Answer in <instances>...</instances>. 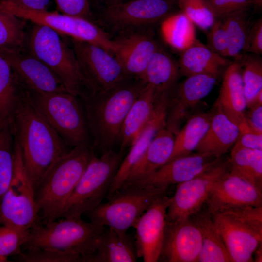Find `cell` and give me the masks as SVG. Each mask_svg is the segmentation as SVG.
Returning a JSON list of instances; mask_svg holds the SVG:
<instances>
[{
	"instance_id": "1",
	"label": "cell",
	"mask_w": 262,
	"mask_h": 262,
	"mask_svg": "<svg viewBox=\"0 0 262 262\" xmlns=\"http://www.w3.org/2000/svg\"><path fill=\"white\" fill-rule=\"evenodd\" d=\"M11 126L15 144L34 188L60 157L67 152V145L22 91Z\"/></svg>"
},
{
	"instance_id": "2",
	"label": "cell",
	"mask_w": 262,
	"mask_h": 262,
	"mask_svg": "<svg viewBox=\"0 0 262 262\" xmlns=\"http://www.w3.org/2000/svg\"><path fill=\"white\" fill-rule=\"evenodd\" d=\"M147 85L139 78L131 77L109 91L81 99L93 150L103 153L118 144L129 110Z\"/></svg>"
},
{
	"instance_id": "3",
	"label": "cell",
	"mask_w": 262,
	"mask_h": 262,
	"mask_svg": "<svg viewBox=\"0 0 262 262\" xmlns=\"http://www.w3.org/2000/svg\"><path fill=\"white\" fill-rule=\"evenodd\" d=\"M94 154L91 146L72 147L44 175L35 189L41 223L61 218L67 200Z\"/></svg>"
},
{
	"instance_id": "4",
	"label": "cell",
	"mask_w": 262,
	"mask_h": 262,
	"mask_svg": "<svg viewBox=\"0 0 262 262\" xmlns=\"http://www.w3.org/2000/svg\"><path fill=\"white\" fill-rule=\"evenodd\" d=\"M25 49L47 65L68 93L82 99L97 92L85 76L73 49L50 28L33 23L26 35Z\"/></svg>"
},
{
	"instance_id": "5",
	"label": "cell",
	"mask_w": 262,
	"mask_h": 262,
	"mask_svg": "<svg viewBox=\"0 0 262 262\" xmlns=\"http://www.w3.org/2000/svg\"><path fill=\"white\" fill-rule=\"evenodd\" d=\"M32 228L23 250L49 249L81 256L82 262L95 252L99 235L105 227L82 217L60 218Z\"/></svg>"
},
{
	"instance_id": "6",
	"label": "cell",
	"mask_w": 262,
	"mask_h": 262,
	"mask_svg": "<svg viewBox=\"0 0 262 262\" xmlns=\"http://www.w3.org/2000/svg\"><path fill=\"white\" fill-rule=\"evenodd\" d=\"M24 88L33 104L67 146H92L79 98L68 92L44 93Z\"/></svg>"
},
{
	"instance_id": "7",
	"label": "cell",
	"mask_w": 262,
	"mask_h": 262,
	"mask_svg": "<svg viewBox=\"0 0 262 262\" xmlns=\"http://www.w3.org/2000/svg\"><path fill=\"white\" fill-rule=\"evenodd\" d=\"M124 152L110 149L98 157L95 154L63 210L61 218H76L93 210L107 197Z\"/></svg>"
},
{
	"instance_id": "8",
	"label": "cell",
	"mask_w": 262,
	"mask_h": 262,
	"mask_svg": "<svg viewBox=\"0 0 262 262\" xmlns=\"http://www.w3.org/2000/svg\"><path fill=\"white\" fill-rule=\"evenodd\" d=\"M167 187H131L122 189L106 203L87 213L90 221L98 226L127 233L143 213Z\"/></svg>"
},
{
	"instance_id": "9",
	"label": "cell",
	"mask_w": 262,
	"mask_h": 262,
	"mask_svg": "<svg viewBox=\"0 0 262 262\" xmlns=\"http://www.w3.org/2000/svg\"><path fill=\"white\" fill-rule=\"evenodd\" d=\"M0 8L33 23L47 26L59 34L100 46L115 55L114 39L93 21L47 10L26 8L3 0H0Z\"/></svg>"
},
{
	"instance_id": "10",
	"label": "cell",
	"mask_w": 262,
	"mask_h": 262,
	"mask_svg": "<svg viewBox=\"0 0 262 262\" xmlns=\"http://www.w3.org/2000/svg\"><path fill=\"white\" fill-rule=\"evenodd\" d=\"M15 165L11 183L0 203V224L24 230L40 224L35 190L15 145Z\"/></svg>"
},
{
	"instance_id": "11",
	"label": "cell",
	"mask_w": 262,
	"mask_h": 262,
	"mask_svg": "<svg viewBox=\"0 0 262 262\" xmlns=\"http://www.w3.org/2000/svg\"><path fill=\"white\" fill-rule=\"evenodd\" d=\"M170 0H129L107 5L101 15V22L119 34L147 30L163 21L170 15Z\"/></svg>"
},
{
	"instance_id": "12",
	"label": "cell",
	"mask_w": 262,
	"mask_h": 262,
	"mask_svg": "<svg viewBox=\"0 0 262 262\" xmlns=\"http://www.w3.org/2000/svg\"><path fill=\"white\" fill-rule=\"evenodd\" d=\"M72 49L85 76L97 92H106L131 78L115 55L102 47L71 38Z\"/></svg>"
},
{
	"instance_id": "13",
	"label": "cell",
	"mask_w": 262,
	"mask_h": 262,
	"mask_svg": "<svg viewBox=\"0 0 262 262\" xmlns=\"http://www.w3.org/2000/svg\"><path fill=\"white\" fill-rule=\"evenodd\" d=\"M230 169L229 158L223 157L217 164L196 177L177 184L167 210V221L185 220L205 204L214 183Z\"/></svg>"
},
{
	"instance_id": "14",
	"label": "cell",
	"mask_w": 262,
	"mask_h": 262,
	"mask_svg": "<svg viewBox=\"0 0 262 262\" xmlns=\"http://www.w3.org/2000/svg\"><path fill=\"white\" fill-rule=\"evenodd\" d=\"M169 92L165 128L175 136L186 122L197 113L198 107L213 88L217 77L198 74L186 77Z\"/></svg>"
},
{
	"instance_id": "15",
	"label": "cell",
	"mask_w": 262,
	"mask_h": 262,
	"mask_svg": "<svg viewBox=\"0 0 262 262\" xmlns=\"http://www.w3.org/2000/svg\"><path fill=\"white\" fill-rule=\"evenodd\" d=\"M212 215L233 262H254V252L262 243V222L229 212Z\"/></svg>"
},
{
	"instance_id": "16",
	"label": "cell",
	"mask_w": 262,
	"mask_h": 262,
	"mask_svg": "<svg viewBox=\"0 0 262 262\" xmlns=\"http://www.w3.org/2000/svg\"><path fill=\"white\" fill-rule=\"evenodd\" d=\"M171 197L160 196L139 218L133 228L136 229L134 243L138 258L144 262H158L167 222V210Z\"/></svg>"
},
{
	"instance_id": "17",
	"label": "cell",
	"mask_w": 262,
	"mask_h": 262,
	"mask_svg": "<svg viewBox=\"0 0 262 262\" xmlns=\"http://www.w3.org/2000/svg\"><path fill=\"white\" fill-rule=\"evenodd\" d=\"M207 153H192L168 161L150 175L122 189L131 187H167L188 181L219 163Z\"/></svg>"
},
{
	"instance_id": "18",
	"label": "cell",
	"mask_w": 262,
	"mask_h": 262,
	"mask_svg": "<svg viewBox=\"0 0 262 262\" xmlns=\"http://www.w3.org/2000/svg\"><path fill=\"white\" fill-rule=\"evenodd\" d=\"M170 90L156 94L151 116L129 148V152L124 157L111 183L106 197L108 199L121 188L157 132L161 129L165 127Z\"/></svg>"
},
{
	"instance_id": "19",
	"label": "cell",
	"mask_w": 262,
	"mask_h": 262,
	"mask_svg": "<svg viewBox=\"0 0 262 262\" xmlns=\"http://www.w3.org/2000/svg\"><path fill=\"white\" fill-rule=\"evenodd\" d=\"M205 205L211 214L246 206H262V191L229 169L213 185Z\"/></svg>"
},
{
	"instance_id": "20",
	"label": "cell",
	"mask_w": 262,
	"mask_h": 262,
	"mask_svg": "<svg viewBox=\"0 0 262 262\" xmlns=\"http://www.w3.org/2000/svg\"><path fill=\"white\" fill-rule=\"evenodd\" d=\"M202 246L201 231L191 216L167 221L158 262H198Z\"/></svg>"
},
{
	"instance_id": "21",
	"label": "cell",
	"mask_w": 262,
	"mask_h": 262,
	"mask_svg": "<svg viewBox=\"0 0 262 262\" xmlns=\"http://www.w3.org/2000/svg\"><path fill=\"white\" fill-rule=\"evenodd\" d=\"M3 57L9 62L24 88L44 93L68 92L59 77L33 55L25 51Z\"/></svg>"
},
{
	"instance_id": "22",
	"label": "cell",
	"mask_w": 262,
	"mask_h": 262,
	"mask_svg": "<svg viewBox=\"0 0 262 262\" xmlns=\"http://www.w3.org/2000/svg\"><path fill=\"white\" fill-rule=\"evenodd\" d=\"M115 56L130 77L139 78L159 45L147 30L119 34L114 39Z\"/></svg>"
},
{
	"instance_id": "23",
	"label": "cell",
	"mask_w": 262,
	"mask_h": 262,
	"mask_svg": "<svg viewBox=\"0 0 262 262\" xmlns=\"http://www.w3.org/2000/svg\"><path fill=\"white\" fill-rule=\"evenodd\" d=\"M215 102L238 127L240 132L250 131L245 117L247 106L242 79V64L239 61L233 62L226 68Z\"/></svg>"
},
{
	"instance_id": "24",
	"label": "cell",
	"mask_w": 262,
	"mask_h": 262,
	"mask_svg": "<svg viewBox=\"0 0 262 262\" xmlns=\"http://www.w3.org/2000/svg\"><path fill=\"white\" fill-rule=\"evenodd\" d=\"M211 112L209 128L195 150L196 153H207L220 158L234 144L240 131L216 102Z\"/></svg>"
},
{
	"instance_id": "25",
	"label": "cell",
	"mask_w": 262,
	"mask_h": 262,
	"mask_svg": "<svg viewBox=\"0 0 262 262\" xmlns=\"http://www.w3.org/2000/svg\"><path fill=\"white\" fill-rule=\"evenodd\" d=\"M137 259L134 239L131 234L105 227L87 262H135Z\"/></svg>"
},
{
	"instance_id": "26",
	"label": "cell",
	"mask_w": 262,
	"mask_h": 262,
	"mask_svg": "<svg viewBox=\"0 0 262 262\" xmlns=\"http://www.w3.org/2000/svg\"><path fill=\"white\" fill-rule=\"evenodd\" d=\"M156 93L147 84L134 101L125 118L118 144L120 151L129 149L136 140L152 114Z\"/></svg>"
},
{
	"instance_id": "27",
	"label": "cell",
	"mask_w": 262,
	"mask_h": 262,
	"mask_svg": "<svg viewBox=\"0 0 262 262\" xmlns=\"http://www.w3.org/2000/svg\"><path fill=\"white\" fill-rule=\"evenodd\" d=\"M174 138L175 135L165 127L161 129L121 188L150 175L167 163L172 154Z\"/></svg>"
},
{
	"instance_id": "28",
	"label": "cell",
	"mask_w": 262,
	"mask_h": 262,
	"mask_svg": "<svg viewBox=\"0 0 262 262\" xmlns=\"http://www.w3.org/2000/svg\"><path fill=\"white\" fill-rule=\"evenodd\" d=\"M180 74L187 77L207 74L218 77L230 63L197 39L181 51L178 62Z\"/></svg>"
},
{
	"instance_id": "29",
	"label": "cell",
	"mask_w": 262,
	"mask_h": 262,
	"mask_svg": "<svg viewBox=\"0 0 262 262\" xmlns=\"http://www.w3.org/2000/svg\"><path fill=\"white\" fill-rule=\"evenodd\" d=\"M191 217L202 235V246L198 262H233L206 205Z\"/></svg>"
},
{
	"instance_id": "30",
	"label": "cell",
	"mask_w": 262,
	"mask_h": 262,
	"mask_svg": "<svg viewBox=\"0 0 262 262\" xmlns=\"http://www.w3.org/2000/svg\"><path fill=\"white\" fill-rule=\"evenodd\" d=\"M180 74L178 62L159 46L140 79L159 94L171 89L177 83Z\"/></svg>"
},
{
	"instance_id": "31",
	"label": "cell",
	"mask_w": 262,
	"mask_h": 262,
	"mask_svg": "<svg viewBox=\"0 0 262 262\" xmlns=\"http://www.w3.org/2000/svg\"><path fill=\"white\" fill-rule=\"evenodd\" d=\"M211 117V111L198 112L186 122L175 136L172 154L168 161L193 153L206 132Z\"/></svg>"
},
{
	"instance_id": "32",
	"label": "cell",
	"mask_w": 262,
	"mask_h": 262,
	"mask_svg": "<svg viewBox=\"0 0 262 262\" xmlns=\"http://www.w3.org/2000/svg\"><path fill=\"white\" fill-rule=\"evenodd\" d=\"M21 91L10 64L0 55V128L11 125Z\"/></svg>"
},
{
	"instance_id": "33",
	"label": "cell",
	"mask_w": 262,
	"mask_h": 262,
	"mask_svg": "<svg viewBox=\"0 0 262 262\" xmlns=\"http://www.w3.org/2000/svg\"><path fill=\"white\" fill-rule=\"evenodd\" d=\"M229 160L230 171L262 191V150L234 145Z\"/></svg>"
},
{
	"instance_id": "34",
	"label": "cell",
	"mask_w": 262,
	"mask_h": 262,
	"mask_svg": "<svg viewBox=\"0 0 262 262\" xmlns=\"http://www.w3.org/2000/svg\"><path fill=\"white\" fill-rule=\"evenodd\" d=\"M26 21L0 8V55L25 52Z\"/></svg>"
},
{
	"instance_id": "35",
	"label": "cell",
	"mask_w": 262,
	"mask_h": 262,
	"mask_svg": "<svg viewBox=\"0 0 262 262\" xmlns=\"http://www.w3.org/2000/svg\"><path fill=\"white\" fill-rule=\"evenodd\" d=\"M161 31L165 42L180 52L196 39L195 25L182 12L170 15L162 21Z\"/></svg>"
},
{
	"instance_id": "36",
	"label": "cell",
	"mask_w": 262,
	"mask_h": 262,
	"mask_svg": "<svg viewBox=\"0 0 262 262\" xmlns=\"http://www.w3.org/2000/svg\"><path fill=\"white\" fill-rule=\"evenodd\" d=\"M222 21L228 39V56L239 58L246 51L251 27L246 10L230 14Z\"/></svg>"
},
{
	"instance_id": "37",
	"label": "cell",
	"mask_w": 262,
	"mask_h": 262,
	"mask_svg": "<svg viewBox=\"0 0 262 262\" xmlns=\"http://www.w3.org/2000/svg\"><path fill=\"white\" fill-rule=\"evenodd\" d=\"M15 141L11 125L0 128V203L14 176Z\"/></svg>"
},
{
	"instance_id": "38",
	"label": "cell",
	"mask_w": 262,
	"mask_h": 262,
	"mask_svg": "<svg viewBox=\"0 0 262 262\" xmlns=\"http://www.w3.org/2000/svg\"><path fill=\"white\" fill-rule=\"evenodd\" d=\"M257 55L248 56L242 64V79L248 107L262 90V61Z\"/></svg>"
},
{
	"instance_id": "39",
	"label": "cell",
	"mask_w": 262,
	"mask_h": 262,
	"mask_svg": "<svg viewBox=\"0 0 262 262\" xmlns=\"http://www.w3.org/2000/svg\"><path fill=\"white\" fill-rule=\"evenodd\" d=\"M29 231L0 224V262L22 252Z\"/></svg>"
},
{
	"instance_id": "40",
	"label": "cell",
	"mask_w": 262,
	"mask_h": 262,
	"mask_svg": "<svg viewBox=\"0 0 262 262\" xmlns=\"http://www.w3.org/2000/svg\"><path fill=\"white\" fill-rule=\"evenodd\" d=\"M181 12L201 30H209L216 18L205 0H178Z\"/></svg>"
},
{
	"instance_id": "41",
	"label": "cell",
	"mask_w": 262,
	"mask_h": 262,
	"mask_svg": "<svg viewBox=\"0 0 262 262\" xmlns=\"http://www.w3.org/2000/svg\"><path fill=\"white\" fill-rule=\"evenodd\" d=\"M20 262H82L81 256L49 249H28L15 257Z\"/></svg>"
},
{
	"instance_id": "42",
	"label": "cell",
	"mask_w": 262,
	"mask_h": 262,
	"mask_svg": "<svg viewBox=\"0 0 262 262\" xmlns=\"http://www.w3.org/2000/svg\"><path fill=\"white\" fill-rule=\"evenodd\" d=\"M216 20H221L233 13L247 10L252 0H205Z\"/></svg>"
},
{
	"instance_id": "43",
	"label": "cell",
	"mask_w": 262,
	"mask_h": 262,
	"mask_svg": "<svg viewBox=\"0 0 262 262\" xmlns=\"http://www.w3.org/2000/svg\"><path fill=\"white\" fill-rule=\"evenodd\" d=\"M207 47L212 51L225 57L228 56V39L221 20H216L207 34Z\"/></svg>"
},
{
	"instance_id": "44",
	"label": "cell",
	"mask_w": 262,
	"mask_h": 262,
	"mask_svg": "<svg viewBox=\"0 0 262 262\" xmlns=\"http://www.w3.org/2000/svg\"><path fill=\"white\" fill-rule=\"evenodd\" d=\"M58 9L62 14L92 21L90 0H55Z\"/></svg>"
},
{
	"instance_id": "45",
	"label": "cell",
	"mask_w": 262,
	"mask_h": 262,
	"mask_svg": "<svg viewBox=\"0 0 262 262\" xmlns=\"http://www.w3.org/2000/svg\"><path fill=\"white\" fill-rule=\"evenodd\" d=\"M246 51L262 54V20L259 19L250 28Z\"/></svg>"
},
{
	"instance_id": "46",
	"label": "cell",
	"mask_w": 262,
	"mask_h": 262,
	"mask_svg": "<svg viewBox=\"0 0 262 262\" xmlns=\"http://www.w3.org/2000/svg\"><path fill=\"white\" fill-rule=\"evenodd\" d=\"M245 117L250 131L262 133V105L246 108Z\"/></svg>"
},
{
	"instance_id": "47",
	"label": "cell",
	"mask_w": 262,
	"mask_h": 262,
	"mask_svg": "<svg viewBox=\"0 0 262 262\" xmlns=\"http://www.w3.org/2000/svg\"><path fill=\"white\" fill-rule=\"evenodd\" d=\"M234 145L248 149L262 150V133L252 131L239 132Z\"/></svg>"
},
{
	"instance_id": "48",
	"label": "cell",
	"mask_w": 262,
	"mask_h": 262,
	"mask_svg": "<svg viewBox=\"0 0 262 262\" xmlns=\"http://www.w3.org/2000/svg\"><path fill=\"white\" fill-rule=\"evenodd\" d=\"M22 7L38 10H47L50 0H3Z\"/></svg>"
},
{
	"instance_id": "49",
	"label": "cell",
	"mask_w": 262,
	"mask_h": 262,
	"mask_svg": "<svg viewBox=\"0 0 262 262\" xmlns=\"http://www.w3.org/2000/svg\"><path fill=\"white\" fill-rule=\"evenodd\" d=\"M254 262H262V243L255 250L253 254Z\"/></svg>"
},
{
	"instance_id": "50",
	"label": "cell",
	"mask_w": 262,
	"mask_h": 262,
	"mask_svg": "<svg viewBox=\"0 0 262 262\" xmlns=\"http://www.w3.org/2000/svg\"><path fill=\"white\" fill-rule=\"evenodd\" d=\"M105 0L106 1L107 5H109V4H115V3L125 1L126 0Z\"/></svg>"
},
{
	"instance_id": "51",
	"label": "cell",
	"mask_w": 262,
	"mask_h": 262,
	"mask_svg": "<svg viewBox=\"0 0 262 262\" xmlns=\"http://www.w3.org/2000/svg\"><path fill=\"white\" fill-rule=\"evenodd\" d=\"M253 4L256 6L260 7L262 5V0H252Z\"/></svg>"
},
{
	"instance_id": "52",
	"label": "cell",
	"mask_w": 262,
	"mask_h": 262,
	"mask_svg": "<svg viewBox=\"0 0 262 262\" xmlns=\"http://www.w3.org/2000/svg\"><path fill=\"white\" fill-rule=\"evenodd\" d=\"M100 0V1H102V0Z\"/></svg>"
}]
</instances>
